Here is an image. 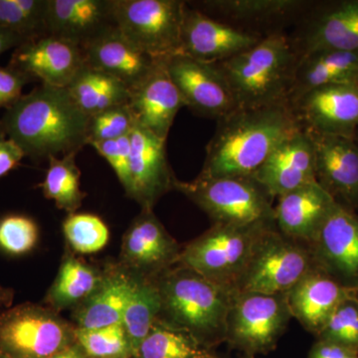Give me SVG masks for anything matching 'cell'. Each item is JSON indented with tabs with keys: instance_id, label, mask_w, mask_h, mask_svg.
Returning <instances> with one entry per match:
<instances>
[{
	"instance_id": "24",
	"label": "cell",
	"mask_w": 358,
	"mask_h": 358,
	"mask_svg": "<svg viewBox=\"0 0 358 358\" xmlns=\"http://www.w3.org/2000/svg\"><path fill=\"white\" fill-rule=\"evenodd\" d=\"M334 204L333 197L313 181L278 199L275 226L287 237L310 244Z\"/></svg>"
},
{
	"instance_id": "38",
	"label": "cell",
	"mask_w": 358,
	"mask_h": 358,
	"mask_svg": "<svg viewBox=\"0 0 358 358\" xmlns=\"http://www.w3.org/2000/svg\"><path fill=\"white\" fill-rule=\"evenodd\" d=\"M38 226L24 215L6 216L0 219V250L11 256L29 253L38 241Z\"/></svg>"
},
{
	"instance_id": "13",
	"label": "cell",
	"mask_w": 358,
	"mask_h": 358,
	"mask_svg": "<svg viewBox=\"0 0 358 358\" xmlns=\"http://www.w3.org/2000/svg\"><path fill=\"white\" fill-rule=\"evenodd\" d=\"M166 67L186 108L195 114L219 121L237 109L227 82L215 65L176 54L166 59Z\"/></svg>"
},
{
	"instance_id": "37",
	"label": "cell",
	"mask_w": 358,
	"mask_h": 358,
	"mask_svg": "<svg viewBox=\"0 0 358 358\" xmlns=\"http://www.w3.org/2000/svg\"><path fill=\"white\" fill-rule=\"evenodd\" d=\"M352 293L339 303L324 329L320 339L333 341L352 350L358 348V298Z\"/></svg>"
},
{
	"instance_id": "6",
	"label": "cell",
	"mask_w": 358,
	"mask_h": 358,
	"mask_svg": "<svg viewBox=\"0 0 358 358\" xmlns=\"http://www.w3.org/2000/svg\"><path fill=\"white\" fill-rule=\"evenodd\" d=\"M275 224L250 226L214 224L210 229L180 251L178 264L234 291L259 238L264 231Z\"/></svg>"
},
{
	"instance_id": "21",
	"label": "cell",
	"mask_w": 358,
	"mask_h": 358,
	"mask_svg": "<svg viewBox=\"0 0 358 358\" xmlns=\"http://www.w3.org/2000/svg\"><path fill=\"white\" fill-rule=\"evenodd\" d=\"M180 250L152 210H143L122 240V261L143 275H162L178 264Z\"/></svg>"
},
{
	"instance_id": "11",
	"label": "cell",
	"mask_w": 358,
	"mask_h": 358,
	"mask_svg": "<svg viewBox=\"0 0 358 358\" xmlns=\"http://www.w3.org/2000/svg\"><path fill=\"white\" fill-rule=\"evenodd\" d=\"M315 267L345 288L358 291V214L334 205L308 245Z\"/></svg>"
},
{
	"instance_id": "17",
	"label": "cell",
	"mask_w": 358,
	"mask_h": 358,
	"mask_svg": "<svg viewBox=\"0 0 358 358\" xmlns=\"http://www.w3.org/2000/svg\"><path fill=\"white\" fill-rule=\"evenodd\" d=\"M299 55L336 50L358 52V0H334L313 6L303 33L293 41Z\"/></svg>"
},
{
	"instance_id": "31",
	"label": "cell",
	"mask_w": 358,
	"mask_h": 358,
	"mask_svg": "<svg viewBox=\"0 0 358 358\" xmlns=\"http://www.w3.org/2000/svg\"><path fill=\"white\" fill-rule=\"evenodd\" d=\"M134 358H216L192 334L157 319Z\"/></svg>"
},
{
	"instance_id": "46",
	"label": "cell",
	"mask_w": 358,
	"mask_h": 358,
	"mask_svg": "<svg viewBox=\"0 0 358 358\" xmlns=\"http://www.w3.org/2000/svg\"><path fill=\"white\" fill-rule=\"evenodd\" d=\"M14 296L13 289L6 288L0 285V308H9L13 303Z\"/></svg>"
},
{
	"instance_id": "4",
	"label": "cell",
	"mask_w": 358,
	"mask_h": 358,
	"mask_svg": "<svg viewBox=\"0 0 358 358\" xmlns=\"http://www.w3.org/2000/svg\"><path fill=\"white\" fill-rule=\"evenodd\" d=\"M299 55L281 32L265 35L248 50L214 64L225 78L237 109L289 103Z\"/></svg>"
},
{
	"instance_id": "40",
	"label": "cell",
	"mask_w": 358,
	"mask_h": 358,
	"mask_svg": "<svg viewBox=\"0 0 358 358\" xmlns=\"http://www.w3.org/2000/svg\"><path fill=\"white\" fill-rule=\"evenodd\" d=\"M129 134L115 140L98 141L90 145L109 162L126 192H128L129 186V159L131 152Z\"/></svg>"
},
{
	"instance_id": "36",
	"label": "cell",
	"mask_w": 358,
	"mask_h": 358,
	"mask_svg": "<svg viewBox=\"0 0 358 358\" xmlns=\"http://www.w3.org/2000/svg\"><path fill=\"white\" fill-rule=\"evenodd\" d=\"M68 243L80 254H94L105 248L110 231L102 219L94 214H69L63 223Z\"/></svg>"
},
{
	"instance_id": "27",
	"label": "cell",
	"mask_w": 358,
	"mask_h": 358,
	"mask_svg": "<svg viewBox=\"0 0 358 358\" xmlns=\"http://www.w3.org/2000/svg\"><path fill=\"white\" fill-rule=\"evenodd\" d=\"M136 279L124 273L103 277L95 293L78 308L77 329H96L122 324Z\"/></svg>"
},
{
	"instance_id": "20",
	"label": "cell",
	"mask_w": 358,
	"mask_h": 358,
	"mask_svg": "<svg viewBox=\"0 0 358 358\" xmlns=\"http://www.w3.org/2000/svg\"><path fill=\"white\" fill-rule=\"evenodd\" d=\"M128 107L134 126L147 129L166 141L169 131L181 108L186 107L162 59L136 88L129 91Z\"/></svg>"
},
{
	"instance_id": "2",
	"label": "cell",
	"mask_w": 358,
	"mask_h": 358,
	"mask_svg": "<svg viewBox=\"0 0 358 358\" xmlns=\"http://www.w3.org/2000/svg\"><path fill=\"white\" fill-rule=\"evenodd\" d=\"M300 129L289 103L233 110L217 121L199 178H252L273 150Z\"/></svg>"
},
{
	"instance_id": "22",
	"label": "cell",
	"mask_w": 358,
	"mask_h": 358,
	"mask_svg": "<svg viewBox=\"0 0 358 358\" xmlns=\"http://www.w3.org/2000/svg\"><path fill=\"white\" fill-rule=\"evenodd\" d=\"M82 48L87 66L115 78L129 91L140 85L162 60L136 48L115 25Z\"/></svg>"
},
{
	"instance_id": "47",
	"label": "cell",
	"mask_w": 358,
	"mask_h": 358,
	"mask_svg": "<svg viewBox=\"0 0 358 358\" xmlns=\"http://www.w3.org/2000/svg\"><path fill=\"white\" fill-rule=\"evenodd\" d=\"M355 140L357 141V143H358V129L357 131V134H355Z\"/></svg>"
},
{
	"instance_id": "10",
	"label": "cell",
	"mask_w": 358,
	"mask_h": 358,
	"mask_svg": "<svg viewBox=\"0 0 358 358\" xmlns=\"http://www.w3.org/2000/svg\"><path fill=\"white\" fill-rule=\"evenodd\" d=\"M292 319L286 294L235 293L226 341L250 357L267 353L274 350Z\"/></svg>"
},
{
	"instance_id": "19",
	"label": "cell",
	"mask_w": 358,
	"mask_h": 358,
	"mask_svg": "<svg viewBox=\"0 0 358 358\" xmlns=\"http://www.w3.org/2000/svg\"><path fill=\"white\" fill-rule=\"evenodd\" d=\"M308 133V131H307ZM315 148V180L336 203L358 209V143L355 138L310 134Z\"/></svg>"
},
{
	"instance_id": "8",
	"label": "cell",
	"mask_w": 358,
	"mask_h": 358,
	"mask_svg": "<svg viewBox=\"0 0 358 358\" xmlns=\"http://www.w3.org/2000/svg\"><path fill=\"white\" fill-rule=\"evenodd\" d=\"M186 6L180 0H112L117 29L136 48L157 59L181 54Z\"/></svg>"
},
{
	"instance_id": "39",
	"label": "cell",
	"mask_w": 358,
	"mask_h": 358,
	"mask_svg": "<svg viewBox=\"0 0 358 358\" xmlns=\"http://www.w3.org/2000/svg\"><path fill=\"white\" fill-rule=\"evenodd\" d=\"M134 128L133 115L128 103L103 110L90 117L88 145L128 136Z\"/></svg>"
},
{
	"instance_id": "15",
	"label": "cell",
	"mask_w": 358,
	"mask_h": 358,
	"mask_svg": "<svg viewBox=\"0 0 358 358\" xmlns=\"http://www.w3.org/2000/svg\"><path fill=\"white\" fill-rule=\"evenodd\" d=\"M8 65L40 84L68 88L86 66V60L80 45L46 34L16 48Z\"/></svg>"
},
{
	"instance_id": "30",
	"label": "cell",
	"mask_w": 358,
	"mask_h": 358,
	"mask_svg": "<svg viewBox=\"0 0 358 358\" xmlns=\"http://www.w3.org/2000/svg\"><path fill=\"white\" fill-rule=\"evenodd\" d=\"M103 275L75 257L64 259L45 301L54 312L82 305L102 284Z\"/></svg>"
},
{
	"instance_id": "49",
	"label": "cell",
	"mask_w": 358,
	"mask_h": 358,
	"mask_svg": "<svg viewBox=\"0 0 358 358\" xmlns=\"http://www.w3.org/2000/svg\"><path fill=\"white\" fill-rule=\"evenodd\" d=\"M357 86H358V84H357Z\"/></svg>"
},
{
	"instance_id": "34",
	"label": "cell",
	"mask_w": 358,
	"mask_h": 358,
	"mask_svg": "<svg viewBox=\"0 0 358 358\" xmlns=\"http://www.w3.org/2000/svg\"><path fill=\"white\" fill-rule=\"evenodd\" d=\"M48 0H0V29L26 41L47 34Z\"/></svg>"
},
{
	"instance_id": "29",
	"label": "cell",
	"mask_w": 358,
	"mask_h": 358,
	"mask_svg": "<svg viewBox=\"0 0 358 358\" xmlns=\"http://www.w3.org/2000/svg\"><path fill=\"white\" fill-rule=\"evenodd\" d=\"M67 89L80 109L89 117L127 105L129 100V89L126 85L87 65Z\"/></svg>"
},
{
	"instance_id": "1",
	"label": "cell",
	"mask_w": 358,
	"mask_h": 358,
	"mask_svg": "<svg viewBox=\"0 0 358 358\" xmlns=\"http://www.w3.org/2000/svg\"><path fill=\"white\" fill-rule=\"evenodd\" d=\"M89 122L67 88L40 84L7 108L0 131L38 162L77 155L88 145Z\"/></svg>"
},
{
	"instance_id": "3",
	"label": "cell",
	"mask_w": 358,
	"mask_h": 358,
	"mask_svg": "<svg viewBox=\"0 0 358 358\" xmlns=\"http://www.w3.org/2000/svg\"><path fill=\"white\" fill-rule=\"evenodd\" d=\"M155 282L162 299L159 319L192 334L206 348L226 341L232 289L178 264Z\"/></svg>"
},
{
	"instance_id": "45",
	"label": "cell",
	"mask_w": 358,
	"mask_h": 358,
	"mask_svg": "<svg viewBox=\"0 0 358 358\" xmlns=\"http://www.w3.org/2000/svg\"><path fill=\"white\" fill-rule=\"evenodd\" d=\"M49 358H89L83 348H81L76 341L73 345L68 346L64 350H61Z\"/></svg>"
},
{
	"instance_id": "35",
	"label": "cell",
	"mask_w": 358,
	"mask_h": 358,
	"mask_svg": "<svg viewBox=\"0 0 358 358\" xmlns=\"http://www.w3.org/2000/svg\"><path fill=\"white\" fill-rule=\"evenodd\" d=\"M75 339L89 358H131L133 350L122 324L96 329H75Z\"/></svg>"
},
{
	"instance_id": "18",
	"label": "cell",
	"mask_w": 358,
	"mask_h": 358,
	"mask_svg": "<svg viewBox=\"0 0 358 358\" xmlns=\"http://www.w3.org/2000/svg\"><path fill=\"white\" fill-rule=\"evenodd\" d=\"M252 178L271 199L315 181V148L310 134L301 128L285 138Z\"/></svg>"
},
{
	"instance_id": "7",
	"label": "cell",
	"mask_w": 358,
	"mask_h": 358,
	"mask_svg": "<svg viewBox=\"0 0 358 358\" xmlns=\"http://www.w3.org/2000/svg\"><path fill=\"white\" fill-rule=\"evenodd\" d=\"M313 268L308 245L287 237L275 224L259 238L234 291L285 294Z\"/></svg>"
},
{
	"instance_id": "44",
	"label": "cell",
	"mask_w": 358,
	"mask_h": 358,
	"mask_svg": "<svg viewBox=\"0 0 358 358\" xmlns=\"http://www.w3.org/2000/svg\"><path fill=\"white\" fill-rule=\"evenodd\" d=\"M26 41L22 37L14 34L7 30L0 29V56L9 50H15L16 48L24 44Z\"/></svg>"
},
{
	"instance_id": "48",
	"label": "cell",
	"mask_w": 358,
	"mask_h": 358,
	"mask_svg": "<svg viewBox=\"0 0 358 358\" xmlns=\"http://www.w3.org/2000/svg\"><path fill=\"white\" fill-rule=\"evenodd\" d=\"M0 358H9V357H7L6 355H2V353L0 352Z\"/></svg>"
},
{
	"instance_id": "43",
	"label": "cell",
	"mask_w": 358,
	"mask_h": 358,
	"mask_svg": "<svg viewBox=\"0 0 358 358\" xmlns=\"http://www.w3.org/2000/svg\"><path fill=\"white\" fill-rule=\"evenodd\" d=\"M310 358H358L357 350L333 341L320 339L313 346Z\"/></svg>"
},
{
	"instance_id": "23",
	"label": "cell",
	"mask_w": 358,
	"mask_h": 358,
	"mask_svg": "<svg viewBox=\"0 0 358 358\" xmlns=\"http://www.w3.org/2000/svg\"><path fill=\"white\" fill-rule=\"evenodd\" d=\"M355 292L315 267L289 289L286 298L292 317L319 336L339 303Z\"/></svg>"
},
{
	"instance_id": "5",
	"label": "cell",
	"mask_w": 358,
	"mask_h": 358,
	"mask_svg": "<svg viewBox=\"0 0 358 358\" xmlns=\"http://www.w3.org/2000/svg\"><path fill=\"white\" fill-rule=\"evenodd\" d=\"M174 189L185 194L214 224L250 226L275 222L271 197L252 178L176 179Z\"/></svg>"
},
{
	"instance_id": "26",
	"label": "cell",
	"mask_w": 358,
	"mask_h": 358,
	"mask_svg": "<svg viewBox=\"0 0 358 358\" xmlns=\"http://www.w3.org/2000/svg\"><path fill=\"white\" fill-rule=\"evenodd\" d=\"M358 84V52L319 51L300 55L289 101L310 90Z\"/></svg>"
},
{
	"instance_id": "42",
	"label": "cell",
	"mask_w": 358,
	"mask_h": 358,
	"mask_svg": "<svg viewBox=\"0 0 358 358\" xmlns=\"http://www.w3.org/2000/svg\"><path fill=\"white\" fill-rule=\"evenodd\" d=\"M25 157L22 148L0 131V178L20 166Z\"/></svg>"
},
{
	"instance_id": "33",
	"label": "cell",
	"mask_w": 358,
	"mask_h": 358,
	"mask_svg": "<svg viewBox=\"0 0 358 358\" xmlns=\"http://www.w3.org/2000/svg\"><path fill=\"white\" fill-rule=\"evenodd\" d=\"M76 155L49 157L48 169L40 185L44 196L69 214L76 213L86 197L81 190V171L76 164Z\"/></svg>"
},
{
	"instance_id": "41",
	"label": "cell",
	"mask_w": 358,
	"mask_h": 358,
	"mask_svg": "<svg viewBox=\"0 0 358 358\" xmlns=\"http://www.w3.org/2000/svg\"><path fill=\"white\" fill-rule=\"evenodd\" d=\"M35 82L33 78L13 66H0V109L13 106L23 95L26 85Z\"/></svg>"
},
{
	"instance_id": "25",
	"label": "cell",
	"mask_w": 358,
	"mask_h": 358,
	"mask_svg": "<svg viewBox=\"0 0 358 358\" xmlns=\"http://www.w3.org/2000/svg\"><path fill=\"white\" fill-rule=\"evenodd\" d=\"M114 25L112 0H48L47 34L83 47Z\"/></svg>"
},
{
	"instance_id": "9",
	"label": "cell",
	"mask_w": 358,
	"mask_h": 358,
	"mask_svg": "<svg viewBox=\"0 0 358 358\" xmlns=\"http://www.w3.org/2000/svg\"><path fill=\"white\" fill-rule=\"evenodd\" d=\"M75 341V329L51 308L24 303L0 313V352L7 357L49 358Z\"/></svg>"
},
{
	"instance_id": "14",
	"label": "cell",
	"mask_w": 358,
	"mask_h": 358,
	"mask_svg": "<svg viewBox=\"0 0 358 358\" xmlns=\"http://www.w3.org/2000/svg\"><path fill=\"white\" fill-rule=\"evenodd\" d=\"M263 37L260 33L228 24L187 4L181 30V54L217 64L248 50Z\"/></svg>"
},
{
	"instance_id": "32",
	"label": "cell",
	"mask_w": 358,
	"mask_h": 358,
	"mask_svg": "<svg viewBox=\"0 0 358 358\" xmlns=\"http://www.w3.org/2000/svg\"><path fill=\"white\" fill-rule=\"evenodd\" d=\"M160 310L162 299L157 282L148 278H138L122 320L134 357L155 320L159 319Z\"/></svg>"
},
{
	"instance_id": "28",
	"label": "cell",
	"mask_w": 358,
	"mask_h": 358,
	"mask_svg": "<svg viewBox=\"0 0 358 358\" xmlns=\"http://www.w3.org/2000/svg\"><path fill=\"white\" fill-rule=\"evenodd\" d=\"M199 3L202 8L199 10L229 20L231 25L264 24L288 20L310 6V2L301 0H210Z\"/></svg>"
},
{
	"instance_id": "16",
	"label": "cell",
	"mask_w": 358,
	"mask_h": 358,
	"mask_svg": "<svg viewBox=\"0 0 358 358\" xmlns=\"http://www.w3.org/2000/svg\"><path fill=\"white\" fill-rule=\"evenodd\" d=\"M129 186L127 195L143 210L152 207L162 195L174 189L176 178L166 157V141L147 129L134 126L131 134Z\"/></svg>"
},
{
	"instance_id": "12",
	"label": "cell",
	"mask_w": 358,
	"mask_h": 358,
	"mask_svg": "<svg viewBox=\"0 0 358 358\" xmlns=\"http://www.w3.org/2000/svg\"><path fill=\"white\" fill-rule=\"evenodd\" d=\"M303 131L355 138L358 129L357 85H331L310 90L289 102Z\"/></svg>"
}]
</instances>
